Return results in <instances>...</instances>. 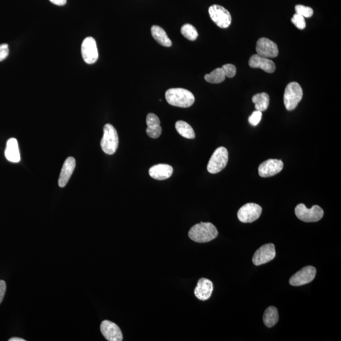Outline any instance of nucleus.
<instances>
[{"mask_svg":"<svg viewBox=\"0 0 341 341\" xmlns=\"http://www.w3.org/2000/svg\"><path fill=\"white\" fill-rule=\"evenodd\" d=\"M146 123L148 127H153L160 125L161 121L158 116L154 113H149L147 116Z\"/></svg>","mask_w":341,"mask_h":341,"instance_id":"nucleus-29","label":"nucleus"},{"mask_svg":"<svg viewBox=\"0 0 341 341\" xmlns=\"http://www.w3.org/2000/svg\"><path fill=\"white\" fill-rule=\"evenodd\" d=\"M262 117V113L261 111H255L253 112L251 116L249 117V123L252 126L258 125L260 122H261Z\"/></svg>","mask_w":341,"mask_h":341,"instance_id":"nucleus-31","label":"nucleus"},{"mask_svg":"<svg viewBox=\"0 0 341 341\" xmlns=\"http://www.w3.org/2000/svg\"><path fill=\"white\" fill-rule=\"evenodd\" d=\"M218 236L216 226L210 223H200L190 229L188 236L191 240L197 243L209 242Z\"/></svg>","mask_w":341,"mask_h":341,"instance_id":"nucleus-1","label":"nucleus"},{"mask_svg":"<svg viewBox=\"0 0 341 341\" xmlns=\"http://www.w3.org/2000/svg\"><path fill=\"white\" fill-rule=\"evenodd\" d=\"M296 14L302 15L304 18H310L314 15V10L309 7L304 6L302 5H297L295 7Z\"/></svg>","mask_w":341,"mask_h":341,"instance_id":"nucleus-26","label":"nucleus"},{"mask_svg":"<svg viewBox=\"0 0 341 341\" xmlns=\"http://www.w3.org/2000/svg\"><path fill=\"white\" fill-rule=\"evenodd\" d=\"M167 103L170 105L180 108H189L195 102V97L190 91L183 88H172L165 93Z\"/></svg>","mask_w":341,"mask_h":341,"instance_id":"nucleus-2","label":"nucleus"},{"mask_svg":"<svg viewBox=\"0 0 341 341\" xmlns=\"http://www.w3.org/2000/svg\"><path fill=\"white\" fill-rule=\"evenodd\" d=\"M101 331L103 336L109 341L123 340V334L119 327L109 320H104L101 323Z\"/></svg>","mask_w":341,"mask_h":341,"instance_id":"nucleus-14","label":"nucleus"},{"mask_svg":"<svg viewBox=\"0 0 341 341\" xmlns=\"http://www.w3.org/2000/svg\"><path fill=\"white\" fill-rule=\"evenodd\" d=\"M149 175L157 180L168 179L173 173V168L168 164H159L154 165L149 169Z\"/></svg>","mask_w":341,"mask_h":341,"instance_id":"nucleus-18","label":"nucleus"},{"mask_svg":"<svg viewBox=\"0 0 341 341\" xmlns=\"http://www.w3.org/2000/svg\"><path fill=\"white\" fill-rule=\"evenodd\" d=\"M50 1L58 6H63L67 4V0H50Z\"/></svg>","mask_w":341,"mask_h":341,"instance_id":"nucleus-34","label":"nucleus"},{"mask_svg":"<svg viewBox=\"0 0 341 341\" xmlns=\"http://www.w3.org/2000/svg\"><path fill=\"white\" fill-rule=\"evenodd\" d=\"M152 37L159 45L165 47H170L172 46V40L167 36L166 31L158 25H153L151 28Z\"/></svg>","mask_w":341,"mask_h":341,"instance_id":"nucleus-20","label":"nucleus"},{"mask_svg":"<svg viewBox=\"0 0 341 341\" xmlns=\"http://www.w3.org/2000/svg\"><path fill=\"white\" fill-rule=\"evenodd\" d=\"M249 66L253 68H261L269 73H273L276 70V65L273 61L257 54L251 56L249 60Z\"/></svg>","mask_w":341,"mask_h":341,"instance_id":"nucleus-15","label":"nucleus"},{"mask_svg":"<svg viewBox=\"0 0 341 341\" xmlns=\"http://www.w3.org/2000/svg\"><path fill=\"white\" fill-rule=\"evenodd\" d=\"M252 102L255 104L257 111H266L269 105V96L266 93L255 94L252 98Z\"/></svg>","mask_w":341,"mask_h":341,"instance_id":"nucleus-23","label":"nucleus"},{"mask_svg":"<svg viewBox=\"0 0 341 341\" xmlns=\"http://www.w3.org/2000/svg\"><path fill=\"white\" fill-rule=\"evenodd\" d=\"M175 128L180 136L186 139H195V134L192 127L184 121H178L175 124Z\"/></svg>","mask_w":341,"mask_h":341,"instance_id":"nucleus-22","label":"nucleus"},{"mask_svg":"<svg viewBox=\"0 0 341 341\" xmlns=\"http://www.w3.org/2000/svg\"><path fill=\"white\" fill-rule=\"evenodd\" d=\"M146 132L148 136L152 139H157L161 136L162 128L161 125L153 127L147 126Z\"/></svg>","mask_w":341,"mask_h":341,"instance_id":"nucleus-28","label":"nucleus"},{"mask_svg":"<svg viewBox=\"0 0 341 341\" xmlns=\"http://www.w3.org/2000/svg\"><path fill=\"white\" fill-rule=\"evenodd\" d=\"M303 98V90L301 86L297 82L288 83L285 89L284 103L287 110H294Z\"/></svg>","mask_w":341,"mask_h":341,"instance_id":"nucleus-4","label":"nucleus"},{"mask_svg":"<svg viewBox=\"0 0 341 341\" xmlns=\"http://www.w3.org/2000/svg\"><path fill=\"white\" fill-rule=\"evenodd\" d=\"M291 22L297 29L300 30L304 29L306 27L305 18L299 14H295L291 19Z\"/></svg>","mask_w":341,"mask_h":341,"instance_id":"nucleus-27","label":"nucleus"},{"mask_svg":"<svg viewBox=\"0 0 341 341\" xmlns=\"http://www.w3.org/2000/svg\"><path fill=\"white\" fill-rule=\"evenodd\" d=\"M9 54V45L7 44L0 45V62L6 59Z\"/></svg>","mask_w":341,"mask_h":341,"instance_id":"nucleus-32","label":"nucleus"},{"mask_svg":"<svg viewBox=\"0 0 341 341\" xmlns=\"http://www.w3.org/2000/svg\"><path fill=\"white\" fill-rule=\"evenodd\" d=\"M283 167V162L281 160L268 159L260 165L259 174L263 178L273 177L281 172Z\"/></svg>","mask_w":341,"mask_h":341,"instance_id":"nucleus-13","label":"nucleus"},{"mask_svg":"<svg viewBox=\"0 0 341 341\" xmlns=\"http://www.w3.org/2000/svg\"><path fill=\"white\" fill-rule=\"evenodd\" d=\"M119 144L118 135L116 130L111 124H106L104 126V134L101 140V146L104 153L113 155L118 149Z\"/></svg>","mask_w":341,"mask_h":341,"instance_id":"nucleus-3","label":"nucleus"},{"mask_svg":"<svg viewBox=\"0 0 341 341\" xmlns=\"http://www.w3.org/2000/svg\"><path fill=\"white\" fill-rule=\"evenodd\" d=\"M213 290L214 286L212 281L208 279L201 278L198 281L197 286L195 287V296L198 300L205 301L212 296Z\"/></svg>","mask_w":341,"mask_h":341,"instance_id":"nucleus-16","label":"nucleus"},{"mask_svg":"<svg viewBox=\"0 0 341 341\" xmlns=\"http://www.w3.org/2000/svg\"><path fill=\"white\" fill-rule=\"evenodd\" d=\"M294 211L296 217L305 223L317 222L324 215V210L319 205H314L311 208H308L304 203L297 205Z\"/></svg>","mask_w":341,"mask_h":341,"instance_id":"nucleus-5","label":"nucleus"},{"mask_svg":"<svg viewBox=\"0 0 341 341\" xmlns=\"http://www.w3.org/2000/svg\"><path fill=\"white\" fill-rule=\"evenodd\" d=\"M228 151L224 147H219L214 152L207 164V170L211 174H216L225 168L228 162Z\"/></svg>","mask_w":341,"mask_h":341,"instance_id":"nucleus-6","label":"nucleus"},{"mask_svg":"<svg viewBox=\"0 0 341 341\" xmlns=\"http://www.w3.org/2000/svg\"><path fill=\"white\" fill-rule=\"evenodd\" d=\"M262 212V208L258 204L248 203L239 209L238 220L243 223H251L258 220Z\"/></svg>","mask_w":341,"mask_h":341,"instance_id":"nucleus-8","label":"nucleus"},{"mask_svg":"<svg viewBox=\"0 0 341 341\" xmlns=\"http://www.w3.org/2000/svg\"><path fill=\"white\" fill-rule=\"evenodd\" d=\"M222 69L225 72L226 77L228 78H233L235 77L236 73V68L235 65L232 64L224 65Z\"/></svg>","mask_w":341,"mask_h":341,"instance_id":"nucleus-30","label":"nucleus"},{"mask_svg":"<svg viewBox=\"0 0 341 341\" xmlns=\"http://www.w3.org/2000/svg\"><path fill=\"white\" fill-rule=\"evenodd\" d=\"M181 33H182L183 36L190 40L197 39L198 35L196 28L190 24L183 25L182 27L181 28Z\"/></svg>","mask_w":341,"mask_h":341,"instance_id":"nucleus-25","label":"nucleus"},{"mask_svg":"<svg viewBox=\"0 0 341 341\" xmlns=\"http://www.w3.org/2000/svg\"><path fill=\"white\" fill-rule=\"evenodd\" d=\"M263 320L265 325L267 327H274L278 322L279 320L278 311H277L276 308L274 307L267 308L264 312Z\"/></svg>","mask_w":341,"mask_h":341,"instance_id":"nucleus-21","label":"nucleus"},{"mask_svg":"<svg viewBox=\"0 0 341 341\" xmlns=\"http://www.w3.org/2000/svg\"><path fill=\"white\" fill-rule=\"evenodd\" d=\"M5 155L8 161L10 162L17 163L20 161L19 144L16 139H10L7 141Z\"/></svg>","mask_w":341,"mask_h":341,"instance_id":"nucleus-19","label":"nucleus"},{"mask_svg":"<svg viewBox=\"0 0 341 341\" xmlns=\"http://www.w3.org/2000/svg\"><path fill=\"white\" fill-rule=\"evenodd\" d=\"M256 52L257 55L267 58H276L279 55L278 47L277 45L268 38H260L257 42Z\"/></svg>","mask_w":341,"mask_h":341,"instance_id":"nucleus-12","label":"nucleus"},{"mask_svg":"<svg viewBox=\"0 0 341 341\" xmlns=\"http://www.w3.org/2000/svg\"><path fill=\"white\" fill-rule=\"evenodd\" d=\"M225 72L222 68H216L212 72L206 74L204 78L207 82L211 83H220L225 81L226 78Z\"/></svg>","mask_w":341,"mask_h":341,"instance_id":"nucleus-24","label":"nucleus"},{"mask_svg":"<svg viewBox=\"0 0 341 341\" xmlns=\"http://www.w3.org/2000/svg\"><path fill=\"white\" fill-rule=\"evenodd\" d=\"M316 272V269L314 267H305L290 278L289 284L293 286L309 284L315 279Z\"/></svg>","mask_w":341,"mask_h":341,"instance_id":"nucleus-9","label":"nucleus"},{"mask_svg":"<svg viewBox=\"0 0 341 341\" xmlns=\"http://www.w3.org/2000/svg\"><path fill=\"white\" fill-rule=\"evenodd\" d=\"M81 52L83 60L88 64H93L98 59V47L96 40L93 37H88L83 40Z\"/></svg>","mask_w":341,"mask_h":341,"instance_id":"nucleus-11","label":"nucleus"},{"mask_svg":"<svg viewBox=\"0 0 341 341\" xmlns=\"http://www.w3.org/2000/svg\"><path fill=\"white\" fill-rule=\"evenodd\" d=\"M7 286L6 283L3 280H0V304L4 300L5 292H6Z\"/></svg>","mask_w":341,"mask_h":341,"instance_id":"nucleus-33","label":"nucleus"},{"mask_svg":"<svg viewBox=\"0 0 341 341\" xmlns=\"http://www.w3.org/2000/svg\"><path fill=\"white\" fill-rule=\"evenodd\" d=\"M210 19L218 27L226 29L231 24L232 18L230 13L225 8L218 5H213L208 9Z\"/></svg>","mask_w":341,"mask_h":341,"instance_id":"nucleus-7","label":"nucleus"},{"mask_svg":"<svg viewBox=\"0 0 341 341\" xmlns=\"http://www.w3.org/2000/svg\"><path fill=\"white\" fill-rule=\"evenodd\" d=\"M9 341H25V340L22 338L13 337L10 339Z\"/></svg>","mask_w":341,"mask_h":341,"instance_id":"nucleus-35","label":"nucleus"},{"mask_svg":"<svg viewBox=\"0 0 341 341\" xmlns=\"http://www.w3.org/2000/svg\"><path fill=\"white\" fill-rule=\"evenodd\" d=\"M276 255V248L274 244H266L255 251L253 256L252 262L255 266H261L272 261Z\"/></svg>","mask_w":341,"mask_h":341,"instance_id":"nucleus-10","label":"nucleus"},{"mask_svg":"<svg viewBox=\"0 0 341 341\" xmlns=\"http://www.w3.org/2000/svg\"><path fill=\"white\" fill-rule=\"evenodd\" d=\"M75 166V159L73 157H68L66 159L63 165L62 170H61L59 180H58V185L61 188L65 187L67 185L74 172Z\"/></svg>","mask_w":341,"mask_h":341,"instance_id":"nucleus-17","label":"nucleus"}]
</instances>
